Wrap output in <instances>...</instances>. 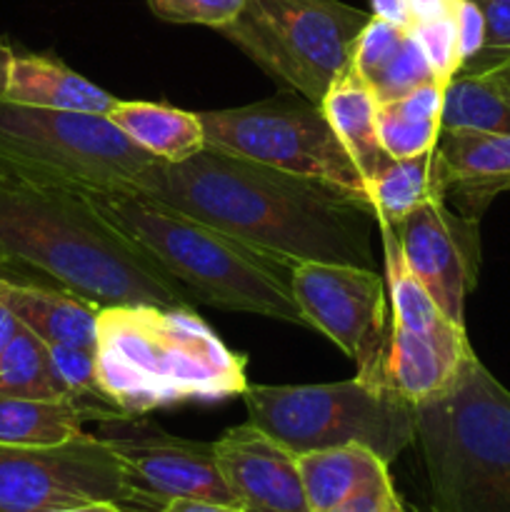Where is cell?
Listing matches in <instances>:
<instances>
[{"label":"cell","instance_id":"1","mask_svg":"<svg viewBox=\"0 0 510 512\" xmlns=\"http://www.w3.org/2000/svg\"><path fill=\"white\" fill-rule=\"evenodd\" d=\"M135 195L170 205L283 263L378 270V213L368 195L205 145L183 163L155 160Z\"/></svg>","mask_w":510,"mask_h":512},{"label":"cell","instance_id":"2","mask_svg":"<svg viewBox=\"0 0 510 512\" xmlns=\"http://www.w3.org/2000/svg\"><path fill=\"white\" fill-rule=\"evenodd\" d=\"M0 270L90 303L195 308V300L88 193L0 163Z\"/></svg>","mask_w":510,"mask_h":512},{"label":"cell","instance_id":"3","mask_svg":"<svg viewBox=\"0 0 510 512\" xmlns=\"http://www.w3.org/2000/svg\"><path fill=\"white\" fill-rule=\"evenodd\" d=\"M95 363L100 393L125 418L178 403H218L248 388L245 358L195 308H100Z\"/></svg>","mask_w":510,"mask_h":512},{"label":"cell","instance_id":"4","mask_svg":"<svg viewBox=\"0 0 510 512\" xmlns=\"http://www.w3.org/2000/svg\"><path fill=\"white\" fill-rule=\"evenodd\" d=\"M90 200L195 303L308 328L290 285L293 265L145 195H90Z\"/></svg>","mask_w":510,"mask_h":512},{"label":"cell","instance_id":"5","mask_svg":"<svg viewBox=\"0 0 510 512\" xmlns=\"http://www.w3.org/2000/svg\"><path fill=\"white\" fill-rule=\"evenodd\" d=\"M415 443L430 512H510V390L478 355L415 405Z\"/></svg>","mask_w":510,"mask_h":512},{"label":"cell","instance_id":"6","mask_svg":"<svg viewBox=\"0 0 510 512\" xmlns=\"http://www.w3.org/2000/svg\"><path fill=\"white\" fill-rule=\"evenodd\" d=\"M240 398L248 423L293 455L363 445L390 465L415 443V405L390 385H248Z\"/></svg>","mask_w":510,"mask_h":512},{"label":"cell","instance_id":"7","mask_svg":"<svg viewBox=\"0 0 510 512\" xmlns=\"http://www.w3.org/2000/svg\"><path fill=\"white\" fill-rule=\"evenodd\" d=\"M108 115L68 113L0 98V163L88 195L135 193L155 163Z\"/></svg>","mask_w":510,"mask_h":512},{"label":"cell","instance_id":"8","mask_svg":"<svg viewBox=\"0 0 510 512\" xmlns=\"http://www.w3.org/2000/svg\"><path fill=\"white\" fill-rule=\"evenodd\" d=\"M370 18L340 0H245L220 33L270 78L320 105L353 65Z\"/></svg>","mask_w":510,"mask_h":512},{"label":"cell","instance_id":"9","mask_svg":"<svg viewBox=\"0 0 510 512\" xmlns=\"http://www.w3.org/2000/svg\"><path fill=\"white\" fill-rule=\"evenodd\" d=\"M198 115L205 143L213 148L368 195L363 175L335 135L323 108L295 90L243 108L205 110Z\"/></svg>","mask_w":510,"mask_h":512},{"label":"cell","instance_id":"10","mask_svg":"<svg viewBox=\"0 0 510 512\" xmlns=\"http://www.w3.org/2000/svg\"><path fill=\"white\" fill-rule=\"evenodd\" d=\"M85 503H135L123 463L98 435L63 445H0V512H45Z\"/></svg>","mask_w":510,"mask_h":512},{"label":"cell","instance_id":"11","mask_svg":"<svg viewBox=\"0 0 510 512\" xmlns=\"http://www.w3.org/2000/svg\"><path fill=\"white\" fill-rule=\"evenodd\" d=\"M293 295L308 328L320 330L355 363V378L388 385L390 330L388 288L378 270L340 263H295L290 273Z\"/></svg>","mask_w":510,"mask_h":512},{"label":"cell","instance_id":"12","mask_svg":"<svg viewBox=\"0 0 510 512\" xmlns=\"http://www.w3.org/2000/svg\"><path fill=\"white\" fill-rule=\"evenodd\" d=\"M98 438L123 463L135 503L158 505V510L170 500L238 505L220 473L213 443L175 438L155 425L133 423V418L105 420Z\"/></svg>","mask_w":510,"mask_h":512},{"label":"cell","instance_id":"13","mask_svg":"<svg viewBox=\"0 0 510 512\" xmlns=\"http://www.w3.org/2000/svg\"><path fill=\"white\" fill-rule=\"evenodd\" d=\"M405 263L423 283L445 318L465 325V300L478 283V218L433 198L393 225Z\"/></svg>","mask_w":510,"mask_h":512},{"label":"cell","instance_id":"14","mask_svg":"<svg viewBox=\"0 0 510 512\" xmlns=\"http://www.w3.org/2000/svg\"><path fill=\"white\" fill-rule=\"evenodd\" d=\"M213 445L220 473L245 512H310L295 455L253 423L225 430Z\"/></svg>","mask_w":510,"mask_h":512},{"label":"cell","instance_id":"15","mask_svg":"<svg viewBox=\"0 0 510 512\" xmlns=\"http://www.w3.org/2000/svg\"><path fill=\"white\" fill-rule=\"evenodd\" d=\"M435 180L445 203L480 218L495 195L510 190V133H440Z\"/></svg>","mask_w":510,"mask_h":512},{"label":"cell","instance_id":"16","mask_svg":"<svg viewBox=\"0 0 510 512\" xmlns=\"http://www.w3.org/2000/svg\"><path fill=\"white\" fill-rule=\"evenodd\" d=\"M0 303L48 345L95 348L98 343L100 305L68 290L0 275Z\"/></svg>","mask_w":510,"mask_h":512},{"label":"cell","instance_id":"17","mask_svg":"<svg viewBox=\"0 0 510 512\" xmlns=\"http://www.w3.org/2000/svg\"><path fill=\"white\" fill-rule=\"evenodd\" d=\"M353 70L368 83L378 103H390L435 78L413 30L370 18L360 33Z\"/></svg>","mask_w":510,"mask_h":512},{"label":"cell","instance_id":"18","mask_svg":"<svg viewBox=\"0 0 510 512\" xmlns=\"http://www.w3.org/2000/svg\"><path fill=\"white\" fill-rule=\"evenodd\" d=\"M470 353H475L470 348V340L445 343V340L415 333L405 325L390 323L385 380L395 393L418 405L443 393Z\"/></svg>","mask_w":510,"mask_h":512},{"label":"cell","instance_id":"19","mask_svg":"<svg viewBox=\"0 0 510 512\" xmlns=\"http://www.w3.org/2000/svg\"><path fill=\"white\" fill-rule=\"evenodd\" d=\"M5 100L68 113L108 115L118 98L48 55L18 53L10 65Z\"/></svg>","mask_w":510,"mask_h":512},{"label":"cell","instance_id":"20","mask_svg":"<svg viewBox=\"0 0 510 512\" xmlns=\"http://www.w3.org/2000/svg\"><path fill=\"white\" fill-rule=\"evenodd\" d=\"M320 108H323L325 118L333 125L335 135L348 150L350 160L360 170L365 188H368L370 180L393 160L385 153L378 138V100H375V93L350 65L348 73H343L330 85Z\"/></svg>","mask_w":510,"mask_h":512},{"label":"cell","instance_id":"21","mask_svg":"<svg viewBox=\"0 0 510 512\" xmlns=\"http://www.w3.org/2000/svg\"><path fill=\"white\" fill-rule=\"evenodd\" d=\"M108 118L135 145L165 163H183L208 145L200 115L173 105L118 100Z\"/></svg>","mask_w":510,"mask_h":512},{"label":"cell","instance_id":"22","mask_svg":"<svg viewBox=\"0 0 510 512\" xmlns=\"http://www.w3.org/2000/svg\"><path fill=\"white\" fill-rule=\"evenodd\" d=\"M378 230L380 253H383V278L385 288H388L390 310H393L390 313L393 323L405 325L420 335H430L435 340H445V343H465L468 340L465 325L445 318L443 310L435 305L423 283L408 268L393 225L378 218Z\"/></svg>","mask_w":510,"mask_h":512},{"label":"cell","instance_id":"23","mask_svg":"<svg viewBox=\"0 0 510 512\" xmlns=\"http://www.w3.org/2000/svg\"><path fill=\"white\" fill-rule=\"evenodd\" d=\"M310 512H335L368 480L388 468L383 458L363 445L310 450L295 455Z\"/></svg>","mask_w":510,"mask_h":512},{"label":"cell","instance_id":"24","mask_svg":"<svg viewBox=\"0 0 510 512\" xmlns=\"http://www.w3.org/2000/svg\"><path fill=\"white\" fill-rule=\"evenodd\" d=\"M88 413L65 398L38 400L0 395V445L48 448L85 435Z\"/></svg>","mask_w":510,"mask_h":512},{"label":"cell","instance_id":"25","mask_svg":"<svg viewBox=\"0 0 510 512\" xmlns=\"http://www.w3.org/2000/svg\"><path fill=\"white\" fill-rule=\"evenodd\" d=\"M440 133H510V105L495 83L460 70L445 85Z\"/></svg>","mask_w":510,"mask_h":512},{"label":"cell","instance_id":"26","mask_svg":"<svg viewBox=\"0 0 510 512\" xmlns=\"http://www.w3.org/2000/svg\"><path fill=\"white\" fill-rule=\"evenodd\" d=\"M368 198L380 220L395 225L428 200L440 198L435 150L415 158L390 160L368 183Z\"/></svg>","mask_w":510,"mask_h":512},{"label":"cell","instance_id":"27","mask_svg":"<svg viewBox=\"0 0 510 512\" xmlns=\"http://www.w3.org/2000/svg\"><path fill=\"white\" fill-rule=\"evenodd\" d=\"M0 395L38 400L60 398L50 373L48 343L25 325H20L18 335L0 358Z\"/></svg>","mask_w":510,"mask_h":512},{"label":"cell","instance_id":"28","mask_svg":"<svg viewBox=\"0 0 510 512\" xmlns=\"http://www.w3.org/2000/svg\"><path fill=\"white\" fill-rule=\"evenodd\" d=\"M378 138L393 160L433 153L440 138V120L405 113L393 103H378Z\"/></svg>","mask_w":510,"mask_h":512},{"label":"cell","instance_id":"29","mask_svg":"<svg viewBox=\"0 0 510 512\" xmlns=\"http://www.w3.org/2000/svg\"><path fill=\"white\" fill-rule=\"evenodd\" d=\"M410 30H413V35L418 38L420 48H423V53H425V58H428L430 68H433L435 78H438L440 83L448 85L450 80L458 75V70L463 68L453 10L445 15H440V18L425 20V23L413 25Z\"/></svg>","mask_w":510,"mask_h":512},{"label":"cell","instance_id":"30","mask_svg":"<svg viewBox=\"0 0 510 512\" xmlns=\"http://www.w3.org/2000/svg\"><path fill=\"white\" fill-rule=\"evenodd\" d=\"M473 3L483 13L485 45L473 60L460 68L463 73H483L490 65L510 58V0H473Z\"/></svg>","mask_w":510,"mask_h":512},{"label":"cell","instance_id":"31","mask_svg":"<svg viewBox=\"0 0 510 512\" xmlns=\"http://www.w3.org/2000/svg\"><path fill=\"white\" fill-rule=\"evenodd\" d=\"M245 0H148L150 10L168 23L210 25L220 30L240 13Z\"/></svg>","mask_w":510,"mask_h":512},{"label":"cell","instance_id":"32","mask_svg":"<svg viewBox=\"0 0 510 512\" xmlns=\"http://www.w3.org/2000/svg\"><path fill=\"white\" fill-rule=\"evenodd\" d=\"M455 30H458V48L463 65L473 60L485 45V20L473 0H455L453 5Z\"/></svg>","mask_w":510,"mask_h":512},{"label":"cell","instance_id":"33","mask_svg":"<svg viewBox=\"0 0 510 512\" xmlns=\"http://www.w3.org/2000/svg\"><path fill=\"white\" fill-rule=\"evenodd\" d=\"M370 15L410 30L408 0H370Z\"/></svg>","mask_w":510,"mask_h":512},{"label":"cell","instance_id":"34","mask_svg":"<svg viewBox=\"0 0 510 512\" xmlns=\"http://www.w3.org/2000/svg\"><path fill=\"white\" fill-rule=\"evenodd\" d=\"M455 0H408V13H410V28L425 20L440 18V15L450 13Z\"/></svg>","mask_w":510,"mask_h":512},{"label":"cell","instance_id":"35","mask_svg":"<svg viewBox=\"0 0 510 512\" xmlns=\"http://www.w3.org/2000/svg\"><path fill=\"white\" fill-rule=\"evenodd\" d=\"M158 512H245L238 505L223 503H205V500H170Z\"/></svg>","mask_w":510,"mask_h":512},{"label":"cell","instance_id":"36","mask_svg":"<svg viewBox=\"0 0 510 512\" xmlns=\"http://www.w3.org/2000/svg\"><path fill=\"white\" fill-rule=\"evenodd\" d=\"M20 325L23 323H20L13 313H10L8 305L0 303V358H3V353L8 350V345L13 343V338L18 335Z\"/></svg>","mask_w":510,"mask_h":512},{"label":"cell","instance_id":"37","mask_svg":"<svg viewBox=\"0 0 510 512\" xmlns=\"http://www.w3.org/2000/svg\"><path fill=\"white\" fill-rule=\"evenodd\" d=\"M480 75H485V78H490L495 83V88L500 90V95H503L505 100H508L510 105V58L500 60V63L490 65L488 70H483Z\"/></svg>","mask_w":510,"mask_h":512},{"label":"cell","instance_id":"38","mask_svg":"<svg viewBox=\"0 0 510 512\" xmlns=\"http://www.w3.org/2000/svg\"><path fill=\"white\" fill-rule=\"evenodd\" d=\"M15 48L8 43L5 38H0V98L5 95V83H8V73H10V65H13L15 58Z\"/></svg>","mask_w":510,"mask_h":512},{"label":"cell","instance_id":"39","mask_svg":"<svg viewBox=\"0 0 510 512\" xmlns=\"http://www.w3.org/2000/svg\"><path fill=\"white\" fill-rule=\"evenodd\" d=\"M45 512H128L118 503H85V505H68V508L45 510Z\"/></svg>","mask_w":510,"mask_h":512}]
</instances>
